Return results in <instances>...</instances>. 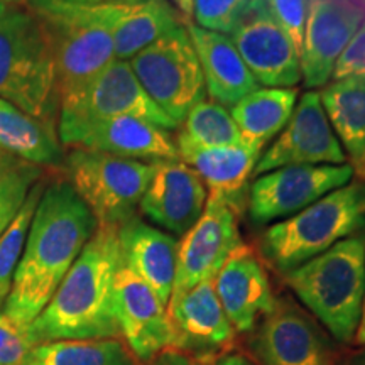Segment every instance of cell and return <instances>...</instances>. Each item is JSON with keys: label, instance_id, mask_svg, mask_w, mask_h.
<instances>
[{"label": "cell", "instance_id": "cell-1", "mask_svg": "<svg viewBox=\"0 0 365 365\" xmlns=\"http://www.w3.org/2000/svg\"><path fill=\"white\" fill-rule=\"evenodd\" d=\"M97 228V218L66 178L46 185L4 303L14 323L29 327L39 317Z\"/></svg>", "mask_w": 365, "mask_h": 365}, {"label": "cell", "instance_id": "cell-2", "mask_svg": "<svg viewBox=\"0 0 365 365\" xmlns=\"http://www.w3.org/2000/svg\"><path fill=\"white\" fill-rule=\"evenodd\" d=\"M118 227L98 225L29 333L38 344L73 339H120L113 286L122 267Z\"/></svg>", "mask_w": 365, "mask_h": 365}, {"label": "cell", "instance_id": "cell-3", "mask_svg": "<svg viewBox=\"0 0 365 365\" xmlns=\"http://www.w3.org/2000/svg\"><path fill=\"white\" fill-rule=\"evenodd\" d=\"M286 284L340 344H352L365 291V230L284 274Z\"/></svg>", "mask_w": 365, "mask_h": 365}, {"label": "cell", "instance_id": "cell-4", "mask_svg": "<svg viewBox=\"0 0 365 365\" xmlns=\"http://www.w3.org/2000/svg\"><path fill=\"white\" fill-rule=\"evenodd\" d=\"M0 98L58 125L54 56L46 27L27 6L0 19Z\"/></svg>", "mask_w": 365, "mask_h": 365}, {"label": "cell", "instance_id": "cell-5", "mask_svg": "<svg viewBox=\"0 0 365 365\" xmlns=\"http://www.w3.org/2000/svg\"><path fill=\"white\" fill-rule=\"evenodd\" d=\"M364 230L365 180H355L269 227L261 237V252L276 271L287 274Z\"/></svg>", "mask_w": 365, "mask_h": 365}, {"label": "cell", "instance_id": "cell-6", "mask_svg": "<svg viewBox=\"0 0 365 365\" xmlns=\"http://www.w3.org/2000/svg\"><path fill=\"white\" fill-rule=\"evenodd\" d=\"M46 27L54 56L58 98L78 90L115 59L107 26L86 4H26Z\"/></svg>", "mask_w": 365, "mask_h": 365}, {"label": "cell", "instance_id": "cell-7", "mask_svg": "<svg viewBox=\"0 0 365 365\" xmlns=\"http://www.w3.org/2000/svg\"><path fill=\"white\" fill-rule=\"evenodd\" d=\"M158 163L113 156L88 149H71L66 180L83 200L98 225L120 227L135 217Z\"/></svg>", "mask_w": 365, "mask_h": 365}, {"label": "cell", "instance_id": "cell-8", "mask_svg": "<svg viewBox=\"0 0 365 365\" xmlns=\"http://www.w3.org/2000/svg\"><path fill=\"white\" fill-rule=\"evenodd\" d=\"M122 115L144 118L170 132L180 127L145 93L130 63L113 59L88 83L59 100V143L81 127Z\"/></svg>", "mask_w": 365, "mask_h": 365}, {"label": "cell", "instance_id": "cell-9", "mask_svg": "<svg viewBox=\"0 0 365 365\" xmlns=\"http://www.w3.org/2000/svg\"><path fill=\"white\" fill-rule=\"evenodd\" d=\"M129 63L145 93L178 125L205 100L203 71L186 26L175 27Z\"/></svg>", "mask_w": 365, "mask_h": 365}, {"label": "cell", "instance_id": "cell-10", "mask_svg": "<svg viewBox=\"0 0 365 365\" xmlns=\"http://www.w3.org/2000/svg\"><path fill=\"white\" fill-rule=\"evenodd\" d=\"M354 175V168L349 163L277 168L255 178L249 188L245 210L257 225L281 222L333 190L349 185Z\"/></svg>", "mask_w": 365, "mask_h": 365}, {"label": "cell", "instance_id": "cell-11", "mask_svg": "<svg viewBox=\"0 0 365 365\" xmlns=\"http://www.w3.org/2000/svg\"><path fill=\"white\" fill-rule=\"evenodd\" d=\"M250 333V352L259 365H335L327 331L287 298H277Z\"/></svg>", "mask_w": 365, "mask_h": 365}, {"label": "cell", "instance_id": "cell-12", "mask_svg": "<svg viewBox=\"0 0 365 365\" xmlns=\"http://www.w3.org/2000/svg\"><path fill=\"white\" fill-rule=\"evenodd\" d=\"M346 156L333 132L318 90L301 95L296 108L277 139L261 154L252 176L286 166L345 164Z\"/></svg>", "mask_w": 365, "mask_h": 365}, {"label": "cell", "instance_id": "cell-13", "mask_svg": "<svg viewBox=\"0 0 365 365\" xmlns=\"http://www.w3.org/2000/svg\"><path fill=\"white\" fill-rule=\"evenodd\" d=\"M239 217L234 208L223 202L208 200L202 217L178 245L171 299H178L200 282L215 279L230 254L244 244Z\"/></svg>", "mask_w": 365, "mask_h": 365}, {"label": "cell", "instance_id": "cell-14", "mask_svg": "<svg viewBox=\"0 0 365 365\" xmlns=\"http://www.w3.org/2000/svg\"><path fill=\"white\" fill-rule=\"evenodd\" d=\"M230 34L237 51L259 85L296 88L301 83L298 49L272 19L264 0H249Z\"/></svg>", "mask_w": 365, "mask_h": 365}, {"label": "cell", "instance_id": "cell-15", "mask_svg": "<svg viewBox=\"0 0 365 365\" xmlns=\"http://www.w3.org/2000/svg\"><path fill=\"white\" fill-rule=\"evenodd\" d=\"M113 312L125 345L137 362L148 364L175 349L168 307L145 282L122 264L113 286Z\"/></svg>", "mask_w": 365, "mask_h": 365}, {"label": "cell", "instance_id": "cell-16", "mask_svg": "<svg viewBox=\"0 0 365 365\" xmlns=\"http://www.w3.org/2000/svg\"><path fill=\"white\" fill-rule=\"evenodd\" d=\"M364 19L365 12L349 0H308L307 26L299 51L304 88L319 90L330 83L340 54Z\"/></svg>", "mask_w": 365, "mask_h": 365}, {"label": "cell", "instance_id": "cell-17", "mask_svg": "<svg viewBox=\"0 0 365 365\" xmlns=\"http://www.w3.org/2000/svg\"><path fill=\"white\" fill-rule=\"evenodd\" d=\"M207 202L203 181L180 159L158 163L139 208L158 228L182 237L202 217Z\"/></svg>", "mask_w": 365, "mask_h": 365}, {"label": "cell", "instance_id": "cell-18", "mask_svg": "<svg viewBox=\"0 0 365 365\" xmlns=\"http://www.w3.org/2000/svg\"><path fill=\"white\" fill-rule=\"evenodd\" d=\"M71 149L100 150L145 163L180 161L170 130L137 117H112L75 130L61 140Z\"/></svg>", "mask_w": 365, "mask_h": 365}, {"label": "cell", "instance_id": "cell-19", "mask_svg": "<svg viewBox=\"0 0 365 365\" xmlns=\"http://www.w3.org/2000/svg\"><path fill=\"white\" fill-rule=\"evenodd\" d=\"M213 284L235 333L252 331L277 299L266 267L245 244L230 254Z\"/></svg>", "mask_w": 365, "mask_h": 365}, {"label": "cell", "instance_id": "cell-20", "mask_svg": "<svg viewBox=\"0 0 365 365\" xmlns=\"http://www.w3.org/2000/svg\"><path fill=\"white\" fill-rule=\"evenodd\" d=\"M168 314L175 331V350L180 352H225L235 339V330L223 312L213 281L200 282L178 299H171Z\"/></svg>", "mask_w": 365, "mask_h": 365}, {"label": "cell", "instance_id": "cell-21", "mask_svg": "<svg viewBox=\"0 0 365 365\" xmlns=\"http://www.w3.org/2000/svg\"><path fill=\"white\" fill-rule=\"evenodd\" d=\"M180 159L193 170L208 191V200L223 202L239 215L247 208L249 180L261 150L249 145L227 148H195L178 144Z\"/></svg>", "mask_w": 365, "mask_h": 365}, {"label": "cell", "instance_id": "cell-22", "mask_svg": "<svg viewBox=\"0 0 365 365\" xmlns=\"http://www.w3.org/2000/svg\"><path fill=\"white\" fill-rule=\"evenodd\" d=\"M90 7L110 31L115 59H124V61H129L137 53L175 27L185 26L180 14L168 0L95 4Z\"/></svg>", "mask_w": 365, "mask_h": 365}, {"label": "cell", "instance_id": "cell-23", "mask_svg": "<svg viewBox=\"0 0 365 365\" xmlns=\"http://www.w3.org/2000/svg\"><path fill=\"white\" fill-rule=\"evenodd\" d=\"M122 261L148 284L164 304H170L176 277L178 240L139 217L118 227Z\"/></svg>", "mask_w": 365, "mask_h": 365}, {"label": "cell", "instance_id": "cell-24", "mask_svg": "<svg viewBox=\"0 0 365 365\" xmlns=\"http://www.w3.org/2000/svg\"><path fill=\"white\" fill-rule=\"evenodd\" d=\"M202 66L205 90L212 102L222 107L234 105L259 88L252 73L227 34L203 29L193 22L186 26Z\"/></svg>", "mask_w": 365, "mask_h": 365}, {"label": "cell", "instance_id": "cell-25", "mask_svg": "<svg viewBox=\"0 0 365 365\" xmlns=\"http://www.w3.org/2000/svg\"><path fill=\"white\" fill-rule=\"evenodd\" d=\"M319 97L349 164L359 180H365V81H330Z\"/></svg>", "mask_w": 365, "mask_h": 365}, {"label": "cell", "instance_id": "cell-26", "mask_svg": "<svg viewBox=\"0 0 365 365\" xmlns=\"http://www.w3.org/2000/svg\"><path fill=\"white\" fill-rule=\"evenodd\" d=\"M0 153L46 168L63 159L58 125L36 118L0 98Z\"/></svg>", "mask_w": 365, "mask_h": 365}, {"label": "cell", "instance_id": "cell-27", "mask_svg": "<svg viewBox=\"0 0 365 365\" xmlns=\"http://www.w3.org/2000/svg\"><path fill=\"white\" fill-rule=\"evenodd\" d=\"M298 100V88H257L239 100L230 107V115L239 127L244 144L262 150L284 129Z\"/></svg>", "mask_w": 365, "mask_h": 365}, {"label": "cell", "instance_id": "cell-28", "mask_svg": "<svg viewBox=\"0 0 365 365\" xmlns=\"http://www.w3.org/2000/svg\"><path fill=\"white\" fill-rule=\"evenodd\" d=\"M22 365H137V360L120 339H73L38 344Z\"/></svg>", "mask_w": 365, "mask_h": 365}, {"label": "cell", "instance_id": "cell-29", "mask_svg": "<svg viewBox=\"0 0 365 365\" xmlns=\"http://www.w3.org/2000/svg\"><path fill=\"white\" fill-rule=\"evenodd\" d=\"M180 125L181 132L176 144H188L195 148H227L244 144L230 112L212 100L196 103Z\"/></svg>", "mask_w": 365, "mask_h": 365}, {"label": "cell", "instance_id": "cell-30", "mask_svg": "<svg viewBox=\"0 0 365 365\" xmlns=\"http://www.w3.org/2000/svg\"><path fill=\"white\" fill-rule=\"evenodd\" d=\"M44 188V180L36 182L22 208L0 235V307L6 303L7 296L11 293L16 269L19 266L22 250L26 245L27 232H29L36 207H38Z\"/></svg>", "mask_w": 365, "mask_h": 365}, {"label": "cell", "instance_id": "cell-31", "mask_svg": "<svg viewBox=\"0 0 365 365\" xmlns=\"http://www.w3.org/2000/svg\"><path fill=\"white\" fill-rule=\"evenodd\" d=\"M41 180H44L43 168L16 158L0 161V217L11 223Z\"/></svg>", "mask_w": 365, "mask_h": 365}, {"label": "cell", "instance_id": "cell-32", "mask_svg": "<svg viewBox=\"0 0 365 365\" xmlns=\"http://www.w3.org/2000/svg\"><path fill=\"white\" fill-rule=\"evenodd\" d=\"M247 4L249 0H195V26L230 34Z\"/></svg>", "mask_w": 365, "mask_h": 365}, {"label": "cell", "instance_id": "cell-33", "mask_svg": "<svg viewBox=\"0 0 365 365\" xmlns=\"http://www.w3.org/2000/svg\"><path fill=\"white\" fill-rule=\"evenodd\" d=\"M33 346L29 327H19L0 309V365H22Z\"/></svg>", "mask_w": 365, "mask_h": 365}, {"label": "cell", "instance_id": "cell-34", "mask_svg": "<svg viewBox=\"0 0 365 365\" xmlns=\"http://www.w3.org/2000/svg\"><path fill=\"white\" fill-rule=\"evenodd\" d=\"M272 19L293 41L294 48L301 51L308 16V0H264Z\"/></svg>", "mask_w": 365, "mask_h": 365}, {"label": "cell", "instance_id": "cell-35", "mask_svg": "<svg viewBox=\"0 0 365 365\" xmlns=\"http://www.w3.org/2000/svg\"><path fill=\"white\" fill-rule=\"evenodd\" d=\"M145 365H255L244 354L225 350V352L208 354V355H193L180 352V350L170 349L159 354Z\"/></svg>", "mask_w": 365, "mask_h": 365}, {"label": "cell", "instance_id": "cell-36", "mask_svg": "<svg viewBox=\"0 0 365 365\" xmlns=\"http://www.w3.org/2000/svg\"><path fill=\"white\" fill-rule=\"evenodd\" d=\"M339 80L365 81V19L336 61L331 81Z\"/></svg>", "mask_w": 365, "mask_h": 365}, {"label": "cell", "instance_id": "cell-37", "mask_svg": "<svg viewBox=\"0 0 365 365\" xmlns=\"http://www.w3.org/2000/svg\"><path fill=\"white\" fill-rule=\"evenodd\" d=\"M175 11L180 14L182 24L188 26L193 22V9H195V0H168Z\"/></svg>", "mask_w": 365, "mask_h": 365}, {"label": "cell", "instance_id": "cell-38", "mask_svg": "<svg viewBox=\"0 0 365 365\" xmlns=\"http://www.w3.org/2000/svg\"><path fill=\"white\" fill-rule=\"evenodd\" d=\"M34 2H66V4H88V6H95V4L135 2V0H26V4H34Z\"/></svg>", "mask_w": 365, "mask_h": 365}, {"label": "cell", "instance_id": "cell-39", "mask_svg": "<svg viewBox=\"0 0 365 365\" xmlns=\"http://www.w3.org/2000/svg\"><path fill=\"white\" fill-rule=\"evenodd\" d=\"M336 365H365V346L357 350V352L346 355V357L341 359Z\"/></svg>", "mask_w": 365, "mask_h": 365}, {"label": "cell", "instance_id": "cell-40", "mask_svg": "<svg viewBox=\"0 0 365 365\" xmlns=\"http://www.w3.org/2000/svg\"><path fill=\"white\" fill-rule=\"evenodd\" d=\"M355 344L365 346V291H364V303H362V314H360V323L355 333Z\"/></svg>", "mask_w": 365, "mask_h": 365}, {"label": "cell", "instance_id": "cell-41", "mask_svg": "<svg viewBox=\"0 0 365 365\" xmlns=\"http://www.w3.org/2000/svg\"><path fill=\"white\" fill-rule=\"evenodd\" d=\"M9 11H11V6L0 0V19H2V17H6Z\"/></svg>", "mask_w": 365, "mask_h": 365}, {"label": "cell", "instance_id": "cell-42", "mask_svg": "<svg viewBox=\"0 0 365 365\" xmlns=\"http://www.w3.org/2000/svg\"><path fill=\"white\" fill-rule=\"evenodd\" d=\"M349 2H352L355 7H359L360 11L365 12V0H349Z\"/></svg>", "mask_w": 365, "mask_h": 365}, {"label": "cell", "instance_id": "cell-43", "mask_svg": "<svg viewBox=\"0 0 365 365\" xmlns=\"http://www.w3.org/2000/svg\"><path fill=\"white\" fill-rule=\"evenodd\" d=\"M2 2H6L11 6V4H16V6H26V0H2Z\"/></svg>", "mask_w": 365, "mask_h": 365}, {"label": "cell", "instance_id": "cell-44", "mask_svg": "<svg viewBox=\"0 0 365 365\" xmlns=\"http://www.w3.org/2000/svg\"><path fill=\"white\" fill-rule=\"evenodd\" d=\"M9 227V223L6 222V220H4V218L2 217H0V235H2V232L4 230H6V228Z\"/></svg>", "mask_w": 365, "mask_h": 365}, {"label": "cell", "instance_id": "cell-45", "mask_svg": "<svg viewBox=\"0 0 365 365\" xmlns=\"http://www.w3.org/2000/svg\"><path fill=\"white\" fill-rule=\"evenodd\" d=\"M4 159H9V156H6V154L0 153V161H4Z\"/></svg>", "mask_w": 365, "mask_h": 365}]
</instances>
